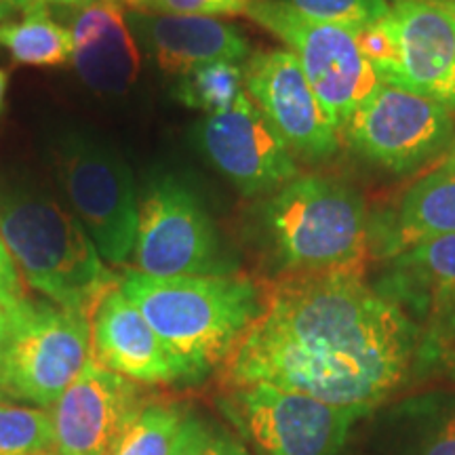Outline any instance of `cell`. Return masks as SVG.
<instances>
[{"mask_svg":"<svg viewBox=\"0 0 455 455\" xmlns=\"http://www.w3.org/2000/svg\"><path fill=\"white\" fill-rule=\"evenodd\" d=\"M171 455H249V451L218 426L186 415Z\"/></svg>","mask_w":455,"mask_h":455,"instance_id":"27","label":"cell"},{"mask_svg":"<svg viewBox=\"0 0 455 455\" xmlns=\"http://www.w3.org/2000/svg\"><path fill=\"white\" fill-rule=\"evenodd\" d=\"M310 20L358 32L378 24L390 9V0H283Z\"/></svg>","mask_w":455,"mask_h":455,"instance_id":"25","label":"cell"},{"mask_svg":"<svg viewBox=\"0 0 455 455\" xmlns=\"http://www.w3.org/2000/svg\"><path fill=\"white\" fill-rule=\"evenodd\" d=\"M91 356L131 382L175 384L196 379L118 287L100 301L91 316Z\"/></svg>","mask_w":455,"mask_h":455,"instance_id":"15","label":"cell"},{"mask_svg":"<svg viewBox=\"0 0 455 455\" xmlns=\"http://www.w3.org/2000/svg\"><path fill=\"white\" fill-rule=\"evenodd\" d=\"M11 4V9L17 7L20 11H24L28 7H72V9H84L89 7L91 3L95 0H7Z\"/></svg>","mask_w":455,"mask_h":455,"instance_id":"30","label":"cell"},{"mask_svg":"<svg viewBox=\"0 0 455 455\" xmlns=\"http://www.w3.org/2000/svg\"><path fill=\"white\" fill-rule=\"evenodd\" d=\"M124 7L156 15L221 17L244 13L249 0H121Z\"/></svg>","mask_w":455,"mask_h":455,"instance_id":"28","label":"cell"},{"mask_svg":"<svg viewBox=\"0 0 455 455\" xmlns=\"http://www.w3.org/2000/svg\"><path fill=\"white\" fill-rule=\"evenodd\" d=\"M443 167H447V169H453V171H455V129H453L451 144H449V148H447L445 161H443Z\"/></svg>","mask_w":455,"mask_h":455,"instance_id":"32","label":"cell"},{"mask_svg":"<svg viewBox=\"0 0 455 455\" xmlns=\"http://www.w3.org/2000/svg\"><path fill=\"white\" fill-rule=\"evenodd\" d=\"M375 289L401 306L413 323L428 321L455 299V235L428 238L390 258Z\"/></svg>","mask_w":455,"mask_h":455,"instance_id":"19","label":"cell"},{"mask_svg":"<svg viewBox=\"0 0 455 455\" xmlns=\"http://www.w3.org/2000/svg\"><path fill=\"white\" fill-rule=\"evenodd\" d=\"M118 289L196 379L224 365L264 310V293L241 275L155 278L127 270Z\"/></svg>","mask_w":455,"mask_h":455,"instance_id":"2","label":"cell"},{"mask_svg":"<svg viewBox=\"0 0 455 455\" xmlns=\"http://www.w3.org/2000/svg\"><path fill=\"white\" fill-rule=\"evenodd\" d=\"M0 236L34 291L89 321L121 281L76 215L36 190H0Z\"/></svg>","mask_w":455,"mask_h":455,"instance_id":"3","label":"cell"},{"mask_svg":"<svg viewBox=\"0 0 455 455\" xmlns=\"http://www.w3.org/2000/svg\"><path fill=\"white\" fill-rule=\"evenodd\" d=\"M140 403L138 386L91 356L49 411L53 451L108 455Z\"/></svg>","mask_w":455,"mask_h":455,"instance_id":"14","label":"cell"},{"mask_svg":"<svg viewBox=\"0 0 455 455\" xmlns=\"http://www.w3.org/2000/svg\"><path fill=\"white\" fill-rule=\"evenodd\" d=\"M38 455H57L53 449H51V451H43V453H38Z\"/></svg>","mask_w":455,"mask_h":455,"instance_id":"36","label":"cell"},{"mask_svg":"<svg viewBox=\"0 0 455 455\" xmlns=\"http://www.w3.org/2000/svg\"><path fill=\"white\" fill-rule=\"evenodd\" d=\"M259 230L284 276L361 270L369 251L365 201L331 175H298L276 190L261 204Z\"/></svg>","mask_w":455,"mask_h":455,"instance_id":"4","label":"cell"},{"mask_svg":"<svg viewBox=\"0 0 455 455\" xmlns=\"http://www.w3.org/2000/svg\"><path fill=\"white\" fill-rule=\"evenodd\" d=\"M26 299L24 278H21V272L17 268L9 247L0 236V306H4L11 312L20 304H24Z\"/></svg>","mask_w":455,"mask_h":455,"instance_id":"29","label":"cell"},{"mask_svg":"<svg viewBox=\"0 0 455 455\" xmlns=\"http://www.w3.org/2000/svg\"><path fill=\"white\" fill-rule=\"evenodd\" d=\"M131 24L150 44L158 66L184 74L215 61L249 60V43L241 30L218 17L156 15L131 11Z\"/></svg>","mask_w":455,"mask_h":455,"instance_id":"17","label":"cell"},{"mask_svg":"<svg viewBox=\"0 0 455 455\" xmlns=\"http://www.w3.org/2000/svg\"><path fill=\"white\" fill-rule=\"evenodd\" d=\"M243 72L244 93L264 112L293 156L323 161L338 152V129L291 51L270 49L249 55Z\"/></svg>","mask_w":455,"mask_h":455,"instance_id":"13","label":"cell"},{"mask_svg":"<svg viewBox=\"0 0 455 455\" xmlns=\"http://www.w3.org/2000/svg\"><path fill=\"white\" fill-rule=\"evenodd\" d=\"M436 3H439L441 7H445L449 13L455 17V0H436Z\"/></svg>","mask_w":455,"mask_h":455,"instance_id":"35","label":"cell"},{"mask_svg":"<svg viewBox=\"0 0 455 455\" xmlns=\"http://www.w3.org/2000/svg\"><path fill=\"white\" fill-rule=\"evenodd\" d=\"M244 93V72L235 61H215L181 76L178 100L188 108L212 114L226 112Z\"/></svg>","mask_w":455,"mask_h":455,"instance_id":"22","label":"cell"},{"mask_svg":"<svg viewBox=\"0 0 455 455\" xmlns=\"http://www.w3.org/2000/svg\"><path fill=\"white\" fill-rule=\"evenodd\" d=\"M133 253L135 270L155 278L235 275L201 196L175 175L146 190Z\"/></svg>","mask_w":455,"mask_h":455,"instance_id":"7","label":"cell"},{"mask_svg":"<svg viewBox=\"0 0 455 455\" xmlns=\"http://www.w3.org/2000/svg\"><path fill=\"white\" fill-rule=\"evenodd\" d=\"M382 24L390 51L379 81L455 108V17L436 0H392Z\"/></svg>","mask_w":455,"mask_h":455,"instance_id":"11","label":"cell"},{"mask_svg":"<svg viewBox=\"0 0 455 455\" xmlns=\"http://www.w3.org/2000/svg\"><path fill=\"white\" fill-rule=\"evenodd\" d=\"M418 352L436 371L455 384V299L443 306L426 321L424 338H419Z\"/></svg>","mask_w":455,"mask_h":455,"instance_id":"26","label":"cell"},{"mask_svg":"<svg viewBox=\"0 0 455 455\" xmlns=\"http://www.w3.org/2000/svg\"><path fill=\"white\" fill-rule=\"evenodd\" d=\"M0 44L21 66L51 68L72 61V32L49 15L47 7H28L21 20L0 26Z\"/></svg>","mask_w":455,"mask_h":455,"instance_id":"20","label":"cell"},{"mask_svg":"<svg viewBox=\"0 0 455 455\" xmlns=\"http://www.w3.org/2000/svg\"><path fill=\"white\" fill-rule=\"evenodd\" d=\"M70 32L72 64L91 89L114 95L135 83L141 60L121 0H95L78 9Z\"/></svg>","mask_w":455,"mask_h":455,"instance_id":"16","label":"cell"},{"mask_svg":"<svg viewBox=\"0 0 455 455\" xmlns=\"http://www.w3.org/2000/svg\"><path fill=\"white\" fill-rule=\"evenodd\" d=\"M49 449H53V426L47 409L0 396V455H38Z\"/></svg>","mask_w":455,"mask_h":455,"instance_id":"24","label":"cell"},{"mask_svg":"<svg viewBox=\"0 0 455 455\" xmlns=\"http://www.w3.org/2000/svg\"><path fill=\"white\" fill-rule=\"evenodd\" d=\"M405 455H455V396L415 401Z\"/></svg>","mask_w":455,"mask_h":455,"instance_id":"23","label":"cell"},{"mask_svg":"<svg viewBox=\"0 0 455 455\" xmlns=\"http://www.w3.org/2000/svg\"><path fill=\"white\" fill-rule=\"evenodd\" d=\"M453 129L449 106L382 83L356 108L344 133L367 161L409 173L447 152Z\"/></svg>","mask_w":455,"mask_h":455,"instance_id":"9","label":"cell"},{"mask_svg":"<svg viewBox=\"0 0 455 455\" xmlns=\"http://www.w3.org/2000/svg\"><path fill=\"white\" fill-rule=\"evenodd\" d=\"M198 146L244 196L275 195L299 175L293 152L247 93L198 124Z\"/></svg>","mask_w":455,"mask_h":455,"instance_id":"12","label":"cell"},{"mask_svg":"<svg viewBox=\"0 0 455 455\" xmlns=\"http://www.w3.org/2000/svg\"><path fill=\"white\" fill-rule=\"evenodd\" d=\"M418 344V323L361 270L287 275L224 363L226 382L371 411L405 382Z\"/></svg>","mask_w":455,"mask_h":455,"instance_id":"1","label":"cell"},{"mask_svg":"<svg viewBox=\"0 0 455 455\" xmlns=\"http://www.w3.org/2000/svg\"><path fill=\"white\" fill-rule=\"evenodd\" d=\"M9 329H11V315L4 306H0V363H3L4 348H7Z\"/></svg>","mask_w":455,"mask_h":455,"instance_id":"31","label":"cell"},{"mask_svg":"<svg viewBox=\"0 0 455 455\" xmlns=\"http://www.w3.org/2000/svg\"><path fill=\"white\" fill-rule=\"evenodd\" d=\"M7 83H9V78H7V72H4V70H0V108H3L4 93H7Z\"/></svg>","mask_w":455,"mask_h":455,"instance_id":"33","label":"cell"},{"mask_svg":"<svg viewBox=\"0 0 455 455\" xmlns=\"http://www.w3.org/2000/svg\"><path fill=\"white\" fill-rule=\"evenodd\" d=\"M57 169L68 201L98 251L110 264H124L135 249L140 224L127 164L108 148L78 138L61 148Z\"/></svg>","mask_w":455,"mask_h":455,"instance_id":"10","label":"cell"},{"mask_svg":"<svg viewBox=\"0 0 455 455\" xmlns=\"http://www.w3.org/2000/svg\"><path fill=\"white\" fill-rule=\"evenodd\" d=\"M230 388L226 413L261 455H339L352 424L369 413L268 384Z\"/></svg>","mask_w":455,"mask_h":455,"instance_id":"8","label":"cell"},{"mask_svg":"<svg viewBox=\"0 0 455 455\" xmlns=\"http://www.w3.org/2000/svg\"><path fill=\"white\" fill-rule=\"evenodd\" d=\"M186 415L175 403L141 401L108 455H171Z\"/></svg>","mask_w":455,"mask_h":455,"instance_id":"21","label":"cell"},{"mask_svg":"<svg viewBox=\"0 0 455 455\" xmlns=\"http://www.w3.org/2000/svg\"><path fill=\"white\" fill-rule=\"evenodd\" d=\"M244 15L291 51L338 131L382 84L358 49L355 32L310 20L283 0H249Z\"/></svg>","mask_w":455,"mask_h":455,"instance_id":"6","label":"cell"},{"mask_svg":"<svg viewBox=\"0 0 455 455\" xmlns=\"http://www.w3.org/2000/svg\"><path fill=\"white\" fill-rule=\"evenodd\" d=\"M9 11H11V4L7 3V0H0V26H3L4 20H7Z\"/></svg>","mask_w":455,"mask_h":455,"instance_id":"34","label":"cell"},{"mask_svg":"<svg viewBox=\"0 0 455 455\" xmlns=\"http://www.w3.org/2000/svg\"><path fill=\"white\" fill-rule=\"evenodd\" d=\"M445 235H455V171L439 167L415 181L390 213L369 221V249L390 259Z\"/></svg>","mask_w":455,"mask_h":455,"instance_id":"18","label":"cell"},{"mask_svg":"<svg viewBox=\"0 0 455 455\" xmlns=\"http://www.w3.org/2000/svg\"><path fill=\"white\" fill-rule=\"evenodd\" d=\"M9 315L0 396L51 409L91 358V321L53 301L32 299Z\"/></svg>","mask_w":455,"mask_h":455,"instance_id":"5","label":"cell"}]
</instances>
